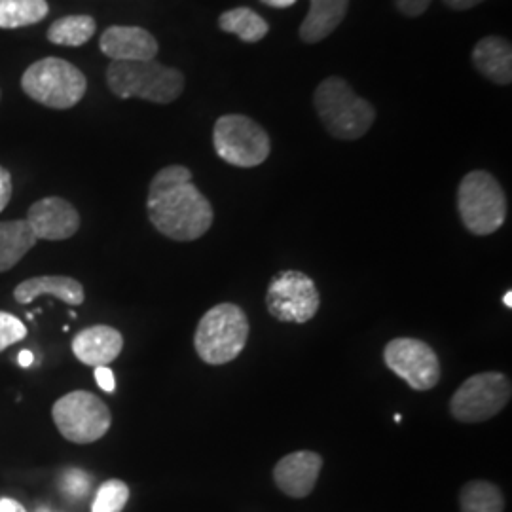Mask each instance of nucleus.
<instances>
[{
  "mask_svg": "<svg viewBox=\"0 0 512 512\" xmlns=\"http://www.w3.org/2000/svg\"><path fill=\"white\" fill-rule=\"evenodd\" d=\"M110 92L120 99H145L150 103L167 105L184 92V74L179 69L165 67L152 61H112L107 69Z\"/></svg>",
  "mask_w": 512,
  "mask_h": 512,
  "instance_id": "20e7f679",
  "label": "nucleus"
},
{
  "mask_svg": "<svg viewBox=\"0 0 512 512\" xmlns=\"http://www.w3.org/2000/svg\"><path fill=\"white\" fill-rule=\"evenodd\" d=\"M349 0H311L310 12L300 25V38L317 44L330 37L348 14Z\"/></svg>",
  "mask_w": 512,
  "mask_h": 512,
  "instance_id": "a211bd4d",
  "label": "nucleus"
},
{
  "mask_svg": "<svg viewBox=\"0 0 512 512\" xmlns=\"http://www.w3.org/2000/svg\"><path fill=\"white\" fill-rule=\"evenodd\" d=\"M321 471L323 458L310 450H300L277 461L274 482L283 494L293 499H304L313 492Z\"/></svg>",
  "mask_w": 512,
  "mask_h": 512,
  "instance_id": "ddd939ff",
  "label": "nucleus"
},
{
  "mask_svg": "<svg viewBox=\"0 0 512 512\" xmlns=\"http://www.w3.org/2000/svg\"><path fill=\"white\" fill-rule=\"evenodd\" d=\"M18 363L21 368H29L35 363V355L31 349H21L18 355Z\"/></svg>",
  "mask_w": 512,
  "mask_h": 512,
  "instance_id": "2f4dec72",
  "label": "nucleus"
},
{
  "mask_svg": "<svg viewBox=\"0 0 512 512\" xmlns=\"http://www.w3.org/2000/svg\"><path fill=\"white\" fill-rule=\"evenodd\" d=\"M429 4L431 0H395L397 10L406 18H420L421 14H425V10L429 8Z\"/></svg>",
  "mask_w": 512,
  "mask_h": 512,
  "instance_id": "bb28decb",
  "label": "nucleus"
},
{
  "mask_svg": "<svg viewBox=\"0 0 512 512\" xmlns=\"http://www.w3.org/2000/svg\"><path fill=\"white\" fill-rule=\"evenodd\" d=\"M0 512H27L23 509V505L18 503L16 499H8V497H4V499H0Z\"/></svg>",
  "mask_w": 512,
  "mask_h": 512,
  "instance_id": "7c9ffc66",
  "label": "nucleus"
},
{
  "mask_svg": "<svg viewBox=\"0 0 512 512\" xmlns=\"http://www.w3.org/2000/svg\"><path fill=\"white\" fill-rule=\"evenodd\" d=\"M262 4H266L270 8H289L296 4V0H262Z\"/></svg>",
  "mask_w": 512,
  "mask_h": 512,
  "instance_id": "473e14b6",
  "label": "nucleus"
},
{
  "mask_svg": "<svg viewBox=\"0 0 512 512\" xmlns=\"http://www.w3.org/2000/svg\"><path fill=\"white\" fill-rule=\"evenodd\" d=\"M219 25L224 33L238 35L247 44L260 42L270 31L266 19L256 14L251 8H234L224 12L220 16Z\"/></svg>",
  "mask_w": 512,
  "mask_h": 512,
  "instance_id": "412c9836",
  "label": "nucleus"
},
{
  "mask_svg": "<svg viewBox=\"0 0 512 512\" xmlns=\"http://www.w3.org/2000/svg\"><path fill=\"white\" fill-rule=\"evenodd\" d=\"M473 65L484 78L509 86L512 82L511 42L501 37L482 38L473 50Z\"/></svg>",
  "mask_w": 512,
  "mask_h": 512,
  "instance_id": "f3484780",
  "label": "nucleus"
},
{
  "mask_svg": "<svg viewBox=\"0 0 512 512\" xmlns=\"http://www.w3.org/2000/svg\"><path fill=\"white\" fill-rule=\"evenodd\" d=\"M458 211L471 234H495L507 220V198L494 175L480 169L467 173L459 183Z\"/></svg>",
  "mask_w": 512,
  "mask_h": 512,
  "instance_id": "423d86ee",
  "label": "nucleus"
},
{
  "mask_svg": "<svg viewBox=\"0 0 512 512\" xmlns=\"http://www.w3.org/2000/svg\"><path fill=\"white\" fill-rule=\"evenodd\" d=\"M384 363L414 391H429L440 382V359L427 342L401 336L384 348Z\"/></svg>",
  "mask_w": 512,
  "mask_h": 512,
  "instance_id": "9b49d317",
  "label": "nucleus"
},
{
  "mask_svg": "<svg viewBox=\"0 0 512 512\" xmlns=\"http://www.w3.org/2000/svg\"><path fill=\"white\" fill-rule=\"evenodd\" d=\"M148 220L173 241H196L213 226V205L192 183V171L184 165H167L150 181Z\"/></svg>",
  "mask_w": 512,
  "mask_h": 512,
  "instance_id": "f257e3e1",
  "label": "nucleus"
},
{
  "mask_svg": "<svg viewBox=\"0 0 512 512\" xmlns=\"http://www.w3.org/2000/svg\"><path fill=\"white\" fill-rule=\"evenodd\" d=\"M129 501V486L124 480L110 478L93 497L92 512H122Z\"/></svg>",
  "mask_w": 512,
  "mask_h": 512,
  "instance_id": "b1692460",
  "label": "nucleus"
},
{
  "mask_svg": "<svg viewBox=\"0 0 512 512\" xmlns=\"http://www.w3.org/2000/svg\"><path fill=\"white\" fill-rule=\"evenodd\" d=\"M27 222L37 239L63 241L73 238L80 228V215L73 203L50 196L33 203L27 211Z\"/></svg>",
  "mask_w": 512,
  "mask_h": 512,
  "instance_id": "f8f14e48",
  "label": "nucleus"
},
{
  "mask_svg": "<svg viewBox=\"0 0 512 512\" xmlns=\"http://www.w3.org/2000/svg\"><path fill=\"white\" fill-rule=\"evenodd\" d=\"M503 304H505V306H507V308H509V310H511V308H512V291H507V294H505V296H503Z\"/></svg>",
  "mask_w": 512,
  "mask_h": 512,
  "instance_id": "72a5a7b5",
  "label": "nucleus"
},
{
  "mask_svg": "<svg viewBox=\"0 0 512 512\" xmlns=\"http://www.w3.org/2000/svg\"><path fill=\"white\" fill-rule=\"evenodd\" d=\"M21 88L33 101L48 109L67 110L82 101L88 80L73 63L61 57H44L23 73Z\"/></svg>",
  "mask_w": 512,
  "mask_h": 512,
  "instance_id": "39448f33",
  "label": "nucleus"
},
{
  "mask_svg": "<svg viewBox=\"0 0 512 512\" xmlns=\"http://www.w3.org/2000/svg\"><path fill=\"white\" fill-rule=\"evenodd\" d=\"M50 14L46 0H0V29L37 25Z\"/></svg>",
  "mask_w": 512,
  "mask_h": 512,
  "instance_id": "5701e85b",
  "label": "nucleus"
},
{
  "mask_svg": "<svg viewBox=\"0 0 512 512\" xmlns=\"http://www.w3.org/2000/svg\"><path fill=\"white\" fill-rule=\"evenodd\" d=\"M55 296L69 306H82L86 300V293L80 281L67 275H40L21 281L14 289V298L21 306L35 302L38 296Z\"/></svg>",
  "mask_w": 512,
  "mask_h": 512,
  "instance_id": "dca6fc26",
  "label": "nucleus"
},
{
  "mask_svg": "<svg viewBox=\"0 0 512 512\" xmlns=\"http://www.w3.org/2000/svg\"><path fill=\"white\" fill-rule=\"evenodd\" d=\"M0 97H2V92H0Z\"/></svg>",
  "mask_w": 512,
  "mask_h": 512,
  "instance_id": "c9c22d12",
  "label": "nucleus"
},
{
  "mask_svg": "<svg viewBox=\"0 0 512 512\" xmlns=\"http://www.w3.org/2000/svg\"><path fill=\"white\" fill-rule=\"evenodd\" d=\"M321 306V294L310 275L298 270L277 272L266 293L268 313L279 323L304 325Z\"/></svg>",
  "mask_w": 512,
  "mask_h": 512,
  "instance_id": "9d476101",
  "label": "nucleus"
},
{
  "mask_svg": "<svg viewBox=\"0 0 512 512\" xmlns=\"http://www.w3.org/2000/svg\"><path fill=\"white\" fill-rule=\"evenodd\" d=\"M249 319L238 304L224 302L207 311L194 334V348L203 363L222 366L236 361L249 340Z\"/></svg>",
  "mask_w": 512,
  "mask_h": 512,
  "instance_id": "7ed1b4c3",
  "label": "nucleus"
},
{
  "mask_svg": "<svg viewBox=\"0 0 512 512\" xmlns=\"http://www.w3.org/2000/svg\"><path fill=\"white\" fill-rule=\"evenodd\" d=\"M55 427L63 439L74 444H92L103 439L112 425L109 406L90 391H73L55 401Z\"/></svg>",
  "mask_w": 512,
  "mask_h": 512,
  "instance_id": "6e6552de",
  "label": "nucleus"
},
{
  "mask_svg": "<svg viewBox=\"0 0 512 512\" xmlns=\"http://www.w3.org/2000/svg\"><path fill=\"white\" fill-rule=\"evenodd\" d=\"M213 145L226 164L243 169L264 164L272 152L270 135L243 114L220 116L213 129Z\"/></svg>",
  "mask_w": 512,
  "mask_h": 512,
  "instance_id": "0eeeda50",
  "label": "nucleus"
},
{
  "mask_svg": "<svg viewBox=\"0 0 512 512\" xmlns=\"http://www.w3.org/2000/svg\"><path fill=\"white\" fill-rule=\"evenodd\" d=\"M95 19L92 16H65L54 21L48 29V40L57 46H71V48H80L86 42L92 40L95 35Z\"/></svg>",
  "mask_w": 512,
  "mask_h": 512,
  "instance_id": "4be33fe9",
  "label": "nucleus"
},
{
  "mask_svg": "<svg viewBox=\"0 0 512 512\" xmlns=\"http://www.w3.org/2000/svg\"><path fill=\"white\" fill-rule=\"evenodd\" d=\"M395 421H397V423H401V421H403V416H399V414H397V416H395Z\"/></svg>",
  "mask_w": 512,
  "mask_h": 512,
  "instance_id": "f704fd0d",
  "label": "nucleus"
},
{
  "mask_svg": "<svg viewBox=\"0 0 512 512\" xmlns=\"http://www.w3.org/2000/svg\"><path fill=\"white\" fill-rule=\"evenodd\" d=\"M512 385L503 372H480L459 385L450 399V414L461 423L492 420L511 403Z\"/></svg>",
  "mask_w": 512,
  "mask_h": 512,
  "instance_id": "1a4fd4ad",
  "label": "nucleus"
},
{
  "mask_svg": "<svg viewBox=\"0 0 512 512\" xmlns=\"http://www.w3.org/2000/svg\"><path fill=\"white\" fill-rule=\"evenodd\" d=\"M95 382L105 393H114V389H116L114 372L110 370L109 366H97L95 368Z\"/></svg>",
  "mask_w": 512,
  "mask_h": 512,
  "instance_id": "c85d7f7f",
  "label": "nucleus"
},
{
  "mask_svg": "<svg viewBox=\"0 0 512 512\" xmlns=\"http://www.w3.org/2000/svg\"><path fill=\"white\" fill-rule=\"evenodd\" d=\"M25 336H27V327L23 325V321H19L18 317L12 313L0 311V351L25 340Z\"/></svg>",
  "mask_w": 512,
  "mask_h": 512,
  "instance_id": "393cba45",
  "label": "nucleus"
},
{
  "mask_svg": "<svg viewBox=\"0 0 512 512\" xmlns=\"http://www.w3.org/2000/svg\"><path fill=\"white\" fill-rule=\"evenodd\" d=\"M461 512H503V492L488 480H471L459 492Z\"/></svg>",
  "mask_w": 512,
  "mask_h": 512,
  "instance_id": "aec40b11",
  "label": "nucleus"
},
{
  "mask_svg": "<svg viewBox=\"0 0 512 512\" xmlns=\"http://www.w3.org/2000/svg\"><path fill=\"white\" fill-rule=\"evenodd\" d=\"M480 2L484 0H444V4L450 6L452 10H469V8H475Z\"/></svg>",
  "mask_w": 512,
  "mask_h": 512,
  "instance_id": "c756f323",
  "label": "nucleus"
},
{
  "mask_svg": "<svg viewBox=\"0 0 512 512\" xmlns=\"http://www.w3.org/2000/svg\"><path fill=\"white\" fill-rule=\"evenodd\" d=\"M61 492L71 499H82L92 488V476L80 469H69L59 480Z\"/></svg>",
  "mask_w": 512,
  "mask_h": 512,
  "instance_id": "a878e982",
  "label": "nucleus"
},
{
  "mask_svg": "<svg viewBox=\"0 0 512 512\" xmlns=\"http://www.w3.org/2000/svg\"><path fill=\"white\" fill-rule=\"evenodd\" d=\"M12 192H14L12 175L6 167L0 165V213L8 207V203L12 200Z\"/></svg>",
  "mask_w": 512,
  "mask_h": 512,
  "instance_id": "cd10ccee",
  "label": "nucleus"
},
{
  "mask_svg": "<svg viewBox=\"0 0 512 512\" xmlns=\"http://www.w3.org/2000/svg\"><path fill=\"white\" fill-rule=\"evenodd\" d=\"M101 52L112 61H152L158 55V40L143 27L112 25L99 40Z\"/></svg>",
  "mask_w": 512,
  "mask_h": 512,
  "instance_id": "4468645a",
  "label": "nucleus"
},
{
  "mask_svg": "<svg viewBox=\"0 0 512 512\" xmlns=\"http://www.w3.org/2000/svg\"><path fill=\"white\" fill-rule=\"evenodd\" d=\"M37 241L27 220L0 222V274L10 272L19 264V260H23Z\"/></svg>",
  "mask_w": 512,
  "mask_h": 512,
  "instance_id": "6ab92c4d",
  "label": "nucleus"
},
{
  "mask_svg": "<svg viewBox=\"0 0 512 512\" xmlns=\"http://www.w3.org/2000/svg\"><path fill=\"white\" fill-rule=\"evenodd\" d=\"M124 349V336L109 325H93L80 330L73 338L74 357L82 365L109 366Z\"/></svg>",
  "mask_w": 512,
  "mask_h": 512,
  "instance_id": "2eb2a0df",
  "label": "nucleus"
},
{
  "mask_svg": "<svg viewBox=\"0 0 512 512\" xmlns=\"http://www.w3.org/2000/svg\"><path fill=\"white\" fill-rule=\"evenodd\" d=\"M313 105L323 126L340 141L361 139L376 120L374 107L340 76H329L317 86Z\"/></svg>",
  "mask_w": 512,
  "mask_h": 512,
  "instance_id": "f03ea898",
  "label": "nucleus"
}]
</instances>
